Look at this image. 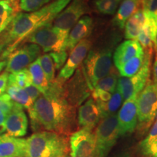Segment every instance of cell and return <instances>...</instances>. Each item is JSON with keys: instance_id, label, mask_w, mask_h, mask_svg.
<instances>
[{"instance_id": "f546056e", "label": "cell", "mask_w": 157, "mask_h": 157, "mask_svg": "<svg viewBox=\"0 0 157 157\" xmlns=\"http://www.w3.org/2000/svg\"><path fill=\"white\" fill-rule=\"evenodd\" d=\"M39 63H40L41 67L47 78L50 83L54 82L55 75H56V68L52 58L49 53H45L42 56L39 57Z\"/></svg>"}, {"instance_id": "60d3db41", "label": "cell", "mask_w": 157, "mask_h": 157, "mask_svg": "<svg viewBox=\"0 0 157 157\" xmlns=\"http://www.w3.org/2000/svg\"><path fill=\"white\" fill-rule=\"evenodd\" d=\"M7 66V59L6 60H0V72L2 71Z\"/></svg>"}, {"instance_id": "4dcf8cb0", "label": "cell", "mask_w": 157, "mask_h": 157, "mask_svg": "<svg viewBox=\"0 0 157 157\" xmlns=\"http://www.w3.org/2000/svg\"><path fill=\"white\" fill-rule=\"evenodd\" d=\"M52 0H21L19 8L25 13H31L41 9Z\"/></svg>"}, {"instance_id": "8992f818", "label": "cell", "mask_w": 157, "mask_h": 157, "mask_svg": "<svg viewBox=\"0 0 157 157\" xmlns=\"http://www.w3.org/2000/svg\"><path fill=\"white\" fill-rule=\"evenodd\" d=\"M68 34L53 27L52 23L44 25L29 35L23 42H30L40 47L44 52L65 50Z\"/></svg>"}, {"instance_id": "ee69618b", "label": "cell", "mask_w": 157, "mask_h": 157, "mask_svg": "<svg viewBox=\"0 0 157 157\" xmlns=\"http://www.w3.org/2000/svg\"><path fill=\"white\" fill-rule=\"evenodd\" d=\"M156 52H157V50H156Z\"/></svg>"}, {"instance_id": "ba28073f", "label": "cell", "mask_w": 157, "mask_h": 157, "mask_svg": "<svg viewBox=\"0 0 157 157\" xmlns=\"http://www.w3.org/2000/svg\"><path fill=\"white\" fill-rule=\"evenodd\" d=\"M137 114L139 127L148 129L157 116V87L148 82L137 98Z\"/></svg>"}, {"instance_id": "8d00e7d4", "label": "cell", "mask_w": 157, "mask_h": 157, "mask_svg": "<svg viewBox=\"0 0 157 157\" xmlns=\"http://www.w3.org/2000/svg\"><path fill=\"white\" fill-rule=\"evenodd\" d=\"M9 74V73H7V71H5L0 75V95L4 94V93L6 91V89H7Z\"/></svg>"}, {"instance_id": "d590c367", "label": "cell", "mask_w": 157, "mask_h": 157, "mask_svg": "<svg viewBox=\"0 0 157 157\" xmlns=\"http://www.w3.org/2000/svg\"><path fill=\"white\" fill-rule=\"evenodd\" d=\"M24 90L26 92L29 97L31 98V99L33 101V102H34L39 96L42 95L41 92L38 90V88L35 87L33 84H31L30 85H29L28 87H25Z\"/></svg>"}, {"instance_id": "6da1fadb", "label": "cell", "mask_w": 157, "mask_h": 157, "mask_svg": "<svg viewBox=\"0 0 157 157\" xmlns=\"http://www.w3.org/2000/svg\"><path fill=\"white\" fill-rule=\"evenodd\" d=\"M65 82L58 78L50 83L47 93L42 94L29 110L33 125H40L47 131L67 132L74 120V111L66 98Z\"/></svg>"}, {"instance_id": "d6a6232c", "label": "cell", "mask_w": 157, "mask_h": 157, "mask_svg": "<svg viewBox=\"0 0 157 157\" xmlns=\"http://www.w3.org/2000/svg\"><path fill=\"white\" fill-rule=\"evenodd\" d=\"M157 140V119L155 121L151 127V129L149 131L148 134L145 137L143 140L141 141L139 144V148L140 151H142L147 147L150 146L152 143Z\"/></svg>"}, {"instance_id": "603a6c76", "label": "cell", "mask_w": 157, "mask_h": 157, "mask_svg": "<svg viewBox=\"0 0 157 157\" xmlns=\"http://www.w3.org/2000/svg\"><path fill=\"white\" fill-rule=\"evenodd\" d=\"M16 14V7L14 3L0 0V34L10 25Z\"/></svg>"}, {"instance_id": "e575fe53", "label": "cell", "mask_w": 157, "mask_h": 157, "mask_svg": "<svg viewBox=\"0 0 157 157\" xmlns=\"http://www.w3.org/2000/svg\"><path fill=\"white\" fill-rule=\"evenodd\" d=\"M140 152L145 157H157V140Z\"/></svg>"}, {"instance_id": "7a4b0ae2", "label": "cell", "mask_w": 157, "mask_h": 157, "mask_svg": "<svg viewBox=\"0 0 157 157\" xmlns=\"http://www.w3.org/2000/svg\"><path fill=\"white\" fill-rule=\"evenodd\" d=\"M71 0H52L38 10L31 13H18L10 23V28L5 38L6 49L1 59L8 58L13 51L29 35L37 29L52 23Z\"/></svg>"}, {"instance_id": "e0dca14e", "label": "cell", "mask_w": 157, "mask_h": 157, "mask_svg": "<svg viewBox=\"0 0 157 157\" xmlns=\"http://www.w3.org/2000/svg\"><path fill=\"white\" fill-rule=\"evenodd\" d=\"M25 139L0 135V157H24Z\"/></svg>"}, {"instance_id": "f35d334b", "label": "cell", "mask_w": 157, "mask_h": 157, "mask_svg": "<svg viewBox=\"0 0 157 157\" xmlns=\"http://www.w3.org/2000/svg\"><path fill=\"white\" fill-rule=\"evenodd\" d=\"M153 83L157 87V52L154 66H153Z\"/></svg>"}, {"instance_id": "d4e9b609", "label": "cell", "mask_w": 157, "mask_h": 157, "mask_svg": "<svg viewBox=\"0 0 157 157\" xmlns=\"http://www.w3.org/2000/svg\"><path fill=\"white\" fill-rule=\"evenodd\" d=\"M144 57L145 52L143 54L134 57L121 65L120 67L117 68L120 75L124 77H131L135 75L142 67L143 61H144Z\"/></svg>"}, {"instance_id": "ac0fdd59", "label": "cell", "mask_w": 157, "mask_h": 157, "mask_svg": "<svg viewBox=\"0 0 157 157\" xmlns=\"http://www.w3.org/2000/svg\"><path fill=\"white\" fill-rule=\"evenodd\" d=\"M143 53L144 50L137 40L125 41L118 47L114 52L113 61L116 67L119 68L130 59Z\"/></svg>"}, {"instance_id": "44dd1931", "label": "cell", "mask_w": 157, "mask_h": 157, "mask_svg": "<svg viewBox=\"0 0 157 157\" xmlns=\"http://www.w3.org/2000/svg\"><path fill=\"white\" fill-rule=\"evenodd\" d=\"M29 73L31 74L32 84L35 87L38 88V90L42 94H44L49 90L50 86V83L46 77L42 67H41L40 63H39V58L34 60L29 66Z\"/></svg>"}, {"instance_id": "d6986e66", "label": "cell", "mask_w": 157, "mask_h": 157, "mask_svg": "<svg viewBox=\"0 0 157 157\" xmlns=\"http://www.w3.org/2000/svg\"><path fill=\"white\" fill-rule=\"evenodd\" d=\"M140 4L141 0H122L112 21L113 24L121 29L124 28L127 21L140 8Z\"/></svg>"}, {"instance_id": "cb8c5ba5", "label": "cell", "mask_w": 157, "mask_h": 157, "mask_svg": "<svg viewBox=\"0 0 157 157\" xmlns=\"http://www.w3.org/2000/svg\"><path fill=\"white\" fill-rule=\"evenodd\" d=\"M6 92L12 101L21 105L23 109H28V111L31 109L34 102L24 89L15 86H7Z\"/></svg>"}, {"instance_id": "5bb4252c", "label": "cell", "mask_w": 157, "mask_h": 157, "mask_svg": "<svg viewBox=\"0 0 157 157\" xmlns=\"http://www.w3.org/2000/svg\"><path fill=\"white\" fill-rule=\"evenodd\" d=\"M28 118L23 108L18 105L7 115L5 119V132L11 136L20 137L27 133Z\"/></svg>"}, {"instance_id": "f1b7e54d", "label": "cell", "mask_w": 157, "mask_h": 157, "mask_svg": "<svg viewBox=\"0 0 157 157\" xmlns=\"http://www.w3.org/2000/svg\"><path fill=\"white\" fill-rule=\"evenodd\" d=\"M122 0H95V9L104 15H113L117 11Z\"/></svg>"}, {"instance_id": "484cf974", "label": "cell", "mask_w": 157, "mask_h": 157, "mask_svg": "<svg viewBox=\"0 0 157 157\" xmlns=\"http://www.w3.org/2000/svg\"><path fill=\"white\" fill-rule=\"evenodd\" d=\"M31 84H32V80L28 68H25L9 74L7 86H15L25 89Z\"/></svg>"}, {"instance_id": "7c38bea8", "label": "cell", "mask_w": 157, "mask_h": 157, "mask_svg": "<svg viewBox=\"0 0 157 157\" xmlns=\"http://www.w3.org/2000/svg\"><path fill=\"white\" fill-rule=\"evenodd\" d=\"M91 46L92 42L89 39H84L80 41L71 51L69 57L66 60V64L60 70L57 78L65 82L73 75L76 68H78L86 58Z\"/></svg>"}, {"instance_id": "2e32d148", "label": "cell", "mask_w": 157, "mask_h": 157, "mask_svg": "<svg viewBox=\"0 0 157 157\" xmlns=\"http://www.w3.org/2000/svg\"><path fill=\"white\" fill-rule=\"evenodd\" d=\"M93 28L92 17L84 15L78 20L70 31L65 44V50H72L74 47L82 39H84L91 34Z\"/></svg>"}, {"instance_id": "3957f363", "label": "cell", "mask_w": 157, "mask_h": 157, "mask_svg": "<svg viewBox=\"0 0 157 157\" xmlns=\"http://www.w3.org/2000/svg\"><path fill=\"white\" fill-rule=\"evenodd\" d=\"M67 151L66 138L58 133L42 131L25 139L24 157H65Z\"/></svg>"}, {"instance_id": "52a82bcc", "label": "cell", "mask_w": 157, "mask_h": 157, "mask_svg": "<svg viewBox=\"0 0 157 157\" xmlns=\"http://www.w3.org/2000/svg\"><path fill=\"white\" fill-rule=\"evenodd\" d=\"M145 57L143 66L135 75L131 77L121 76L118 79L117 87L125 101L137 97L148 83L150 76L152 52L144 51Z\"/></svg>"}, {"instance_id": "5b68a950", "label": "cell", "mask_w": 157, "mask_h": 157, "mask_svg": "<svg viewBox=\"0 0 157 157\" xmlns=\"http://www.w3.org/2000/svg\"><path fill=\"white\" fill-rule=\"evenodd\" d=\"M119 137L117 115L101 119L95 132L96 157H106Z\"/></svg>"}, {"instance_id": "4316f807", "label": "cell", "mask_w": 157, "mask_h": 157, "mask_svg": "<svg viewBox=\"0 0 157 157\" xmlns=\"http://www.w3.org/2000/svg\"><path fill=\"white\" fill-rule=\"evenodd\" d=\"M145 19L157 33V0H141Z\"/></svg>"}, {"instance_id": "83f0119b", "label": "cell", "mask_w": 157, "mask_h": 157, "mask_svg": "<svg viewBox=\"0 0 157 157\" xmlns=\"http://www.w3.org/2000/svg\"><path fill=\"white\" fill-rule=\"evenodd\" d=\"M118 74L115 70H111L109 74L98 82L93 90L108 92L113 93L115 91L118 84Z\"/></svg>"}, {"instance_id": "7bdbcfd3", "label": "cell", "mask_w": 157, "mask_h": 157, "mask_svg": "<svg viewBox=\"0 0 157 157\" xmlns=\"http://www.w3.org/2000/svg\"><path fill=\"white\" fill-rule=\"evenodd\" d=\"M5 1H7V2H11V3H14L16 0H5Z\"/></svg>"}, {"instance_id": "b9f144b4", "label": "cell", "mask_w": 157, "mask_h": 157, "mask_svg": "<svg viewBox=\"0 0 157 157\" xmlns=\"http://www.w3.org/2000/svg\"><path fill=\"white\" fill-rule=\"evenodd\" d=\"M117 157H131L128 154H124L122 155H121V156H117Z\"/></svg>"}, {"instance_id": "ffe728a7", "label": "cell", "mask_w": 157, "mask_h": 157, "mask_svg": "<svg viewBox=\"0 0 157 157\" xmlns=\"http://www.w3.org/2000/svg\"><path fill=\"white\" fill-rule=\"evenodd\" d=\"M144 23L145 16L140 7L125 23V38L128 40H136Z\"/></svg>"}, {"instance_id": "7402d4cb", "label": "cell", "mask_w": 157, "mask_h": 157, "mask_svg": "<svg viewBox=\"0 0 157 157\" xmlns=\"http://www.w3.org/2000/svg\"><path fill=\"white\" fill-rule=\"evenodd\" d=\"M123 101L124 99L120 90H119V87H117L109 101L105 102V103H96L100 110H101V119L109 117V116L116 114V112L121 106Z\"/></svg>"}, {"instance_id": "836d02e7", "label": "cell", "mask_w": 157, "mask_h": 157, "mask_svg": "<svg viewBox=\"0 0 157 157\" xmlns=\"http://www.w3.org/2000/svg\"><path fill=\"white\" fill-rule=\"evenodd\" d=\"M50 56L53 60L55 68L56 69H60L63 67L65 62L67 60V51H59V52H50Z\"/></svg>"}, {"instance_id": "9a60e30c", "label": "cell", "mask_w": 157, "mask_h": 157, "mask_svg": "<svg viewBox=\"0 0 157 157\" xmlns=\"http://www.w3.org/2000/svg\"><path fill=\"white\" fill-rule=\"evenodd\" d=\"M101 119V112L93 98L87 100L78 111V122L82 129L93 130Z\"/></svg>"}, {"instance_id": "277c9868", "label": "cell", "mask_w": 157, "mask_h": 157, "mask_svg": "<svg viewBox=\"0 0 157 157\" xmlns=\"http://www.w3.org/2000/svg\"><path fill=\"white\" fill-rule=\"evenodd\" d=\"M111 50H90L84 59L83 73L90 90H93L100 80L109 74L112 66Z\"/></svg>"}, {"instance_id": "ab89813d", "label": "cell", "mask_w": 157, "mask_h": 157, "mask_svg": "<svg viewBox=\"0 0 157 157\" xmlns=\"http://www.w3.org/2000/svg\"><path fill=\"white\" fill-rule=\"evenodd\" d=\"M5 48H6V44L5 42V39H1V40H0V53L5 50Z\"/></svg>"}, {"instance_id": "9c48e42d", "label": "cell", "mask_w": 157, "mask_h": 157, "mask_svg": "<svg viewBox=\"0 0 157 157\" xmlns=\"http://www.w3.org/2000/svg\"><path fill=\"white\" fill-rule=\"evenodd\" d=\"M90 12L88 0H71L66 7L54 20L53 27L69 34L78 20Z\"/></svg>"}, {"instance_id": "8fae6325", "label": "cell", "mask_w": 157, "mask_h": 157, "mask_svg": "<svg viewBox=\"0 0 157 157\" xmlns=\"http://www.w3.org/2000/svg\"><path fill=\"white\" fill-rule=\"evenodd\" d=\"M71 157H96L95 134L91 130L81 129L70 137Z\"/></svg>"}, {"instance_id": "74e56055", "label": "cell", "mask_w": 157, "mask_h": 157, "mask_svg": "<svg viewBox=\"0 0 157 157\" xmlns=\"http://www.w3.org/2000/svg\"><path fill=\"white\" fill-rule=\"evenodd\" d=\"M7 114L0 111V135L5 132V119Z\"/></svg>"}, {"instance_id": "4fadbf2b", "label": "cell", "mask_w": 157, "mask_h": 157, "mask_svg": "<svg viewBox=\"0 0 157 157\" xmlns=\"http://www.w3.org/2000/svg\"><path fill=\"white\" fill-rule=\"evenodd\" d=\"M137 98L127 100L117 115L119 136L130 135L134 132L137 122Z\"/></svg>"}, {"instance_id": "30bf717a", "label": "cell", "mask_w": 157, "mask_h": 157, "mask_svg": "<svg viewBox=\"0 0 157 157\" xmlns=\"http://www.w3.org/2000/svg\"><path fill=\"white\" fill-rule=\"evenodd\" d=\"M41 48L35 44H25L13 51L7 58L5 71L12 74L29 67L40 56Z\"/></svg>"}, {"instance_id": "1f68e13d", "label": "cell", "mask_w": 157, "mask_h": 157, "mask_svg": "<svg viewBox=\"0 0 157 157\" xmlns=\"http://www.w3.org/2000/svg\"><path fill=\"white\" fill-rule=\"evenodd\" d=\"M17 105H18V104L12 101L11 98L9 97L7 94L4 93L0 95V111H2L7 115L10 112H11Z\"/></svg>"}]
</instances>
